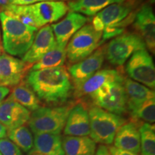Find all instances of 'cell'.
Here are the masks:
<instances>
[{
    "label": "cell",
    "instance_id": "6da1fadb",
    "mask_svg": "<svg viewBox=\"0 0 155 155\" xmlns=\"http://www.w3.org/2000/svg\"><path fill=\"white\" fill-rule=\"evenodd\" d=\"M26 81L39 99L50 105L65 103L74 89L71 75L64 66L31 71Z\"/></svg>",
    "mask_w": 155,
    "mask_h": 155
},
{
    "label": "cell",
    "instance_id": "7a4b0ae2",
    "mask_svg": "<svg viewBox=\"0 0 155 155\" xmlns=\"http://www.w3.org/2000/svg\"><path fill=\"white\" fill-rule=\"evenodd\" d=\"M3 48L8 55H23L32 45L38 28L29 27L0 12Z\"/></svg>",
    "mask_w": 155,
    "mask_h": 155
},
{
    "label": "cell",
    "instance_id": "3957f363",
    "mask_svg": "<svg viewBox=\"0 0 155 155\" xmlns=\"http://www.w3.org/2000/svg\"><path fill=\"white\" fill-rule=\"evenodd\" d=\"M126 2L110 5L93 19L91 25L95 30L102 32L103 41L122 34L127 23L132 20V16L129 15L132 5Z\"/></svg>",
    "mask_w": 155,
    "mask_h": 155
},
{
    "label": "cell",
    "instance_id": "277c9868",
    "mask_svg": "<svg viewBox=\"0 0 155 155\" xmlns=\"http://www.w3.org/2000/svg\"><path fill=\"white\" fill-rule=\"evenodd\" d=\"M91 138L96 143L111 144L118 129L126 123L121 116L111 113L98 106H93L88 111Z\"/></svg>",
    "mask_w": 155,
    "mask_h": 155
},
{
    "label": "cell",
    "instance_id": "5b68a950",
    "mask_svg": "<svg viewBox=\"0 0 155 155\" xmlns=\"http://www.w3.org/2000/svg\"><path fill=\"white\" fill-rule=\"evenodd\" d=\"M71 106L40 107L30 114L28 125L35 134H61L65 127Z\"/></svg>",
    "mask_w": 155,
    "mask_h": 155
},
{
    "label": "cell",
    "instance_id": "8992f818",
    "mask_svg": "<svg viewBox=\"0 0 155 155\" xmlns=\"http://www.w3.org/2000/svg\"><path fill=\"white\" fill-rule=\"evenodd\" d=\"M102 32L97 31L91 24L85 25L73 35L68 43L66 58L75 64L91 55L103 42Z\"/></svg>",
    "mask_w": 155,
    "mask_h": 155
},
{
    "label": "cell",
    "instance_id": "52a82bcc",
    "mask_svg": "<svg viewBox=\"0 0 155 155\" xmlns=\"http://www.w3.org/2000/svg\"><path fill=\"white\" fill-rule=\"evenodd\" d=\"M146 49L144 40L138 34L122 33L106 46V58L112 65L121 66L136 52Z\"/></svg>",
    "mask_w": 155,
    "mask_h": 155
},
{
    "label": "cell",
    "instance_id": "ba28073f",
    "mask_svg": "<svg viewBox=\"0 0 155 155\" xmlns=\"http://www.w3.org/2000/svg\"><path fill=\"white\" fill-rule=\"evenodd\" d=\"M124 81L109 82L91 94L96 106L121 116L127 110Z\"/></svg>",
    "mask_w": 155,
    "mask_h": 155
},
{
    "label": "cell",
    "instance_id": "9c48e42d",
    "mask_svg": "<svg viewBox=\"0 0 155 155\" xmlns=\"http://www.w3.org/2000/svg\"><path fill=\"white\" fill-rule=\"evenodd\" d=\"M126 71L131 80L154 89V63L147 49L136 52L131 56L127 62Z\"/></svg>",
    "mask_w": 155,
    "mask_h": 155
},
{
    "label": "cell",
    "instance_id": "30bf717a",
    "mask_svg": "<svg viewBox=\"0 0 155 155\" xmlns=\"http://www.w3.org/2000/svg\"><path fill=\"white\" fill-rule=\"evenodd\" d=\"M105 58L106 46H102L88 57L69 68L68 71L71 75L75 91L78 90L88 78L99 71Z\"/></svg>",
    "mask_w": 155,
    "mask_h": 155
},
{
    "label": "cell",
    "instance_id": "8fae6325",
    "mask_svg": "<svg viewBox=\"0 0 155 155\" xmlns=\"http://www.w3.org/2000/svg\"><path fill=\"white\" fill-rule=\"evenodd\" d=\"M37 28H42L61 19L68 11L65 1H45L28 5Z\"/></svg>",
    "mask_w": 155,
    "mask_h": 155
},
{
    "label": "cell",
    "instance_id": "7c38bea8",
    "mask_svg": "<svg viewBox=\"0 0 155 155\" xmlns=\"http://www.w3.org/2000/svg\"><path fill=\"white\" fill-rule=\"evenodd\" d=\"M31 66L22 60L6 53L0 55V85L15 86L22 82Z\"/></svg>",
    "mask_w": 155,
    "mask_h": 155
},
{
    "label": "cell",
    "instance_id": "4fadbf2b",
    "mask_svg": "<svg viewBox=\"0 0 155 155\" xmlns=\"http://www.w3.org/2000/svg\"><path fill=\"white\" fill-rule=\"evenodd\" d=\"M57 45L50 25H46L38 31L32 45L23 55L22 61L32 65L41 59Z\"/></svg>",
    "mask_w": 155,
    "mask_h": 155
},
{
    "label": "cell",
    "instance_id": "5bb4252c",
    "mask_svg": "<svg viewBox=\"0 0 155 155\" xmlns=\"http://www.w3.org/2000/svg\"><path fill=\"white\" fill-rule=\"evenodd\" d=\"M88 18L80 13L70 11L61 22L50 25L57 45L66 48L69 40L75 32L88 22Z\"/></svg>",
    "mask_w": 155,
    "mask_h": 155
},
{
    "label": "cell",
    "instance_id": "9a60e30c",
    "mask_svg": "<svg viewBox=\"0 0 155 155\" xmlns=\"http://www.w3.org/2000/svg\"><path fill=\"white\" fill-rule=\"evenodd\" d=\"M134 28L144 40L146 48L151 53L155 50V17L152 7L145 4L134 17Z\"/></svg>",
    "mask_w": 155,
    "mask_h": 155
},
{
    "label": "cell",
    "instance_id": "2e32d148",
    "mask_svg": "<svg viewBox=\"0 0 155 155\" xmlns=\"http://www.w3.org/2000/svg\"><path fill=\"white\" fill-rule=\"evenodd\" d=\"M30 114L28 109L9 98L0 104V124L7 131L25 125L30 119Z\"/></svg>",
    "mask_w": 155,
    "mask_h": 155
},
{
    "label": "cell",
    "instance_id": "e0dca14e",
    "mask_svg": "<svg viewBox=\"0 0 155 155\" xmlns=\"http://www.w3.org/2000/svg\"><path fill=\"white\" fill-rule=\"evenodd\" d=\"M63 129L65 136L88 137L90 135L88 111L83 104H77L71 108Z\"/></svg>",
    "mask_w": 155,
    "mask_h": 155
},
{
    "label": "cell",
    "instance_id": "ac0fdd59",
    "mask_svg": "<svg viewBox=\"0 0 155 155\" xmlns=\"http://www.w3.org/2000/svg\"><path fill=\"white\" fill-rule=\"evenodd\" d=\"M114 147L139 154L140 153L139 127L134 121L124 123L118 129L114 139Z\"/></svg>",
    "mask_w": 155,
    "mask_h": 155
},
{
    "label": "cell",
    "instance_id": "d6986e66",
    "mask_svg": "<svg viewBox=\"0 0 155 155\" xmlns=\"http://www.w3.org/2000/svg\"><path fill=\"white\" fill-rule=\"evenodd\" d=\"M124 86L127 95V107L131 114L145 101L155 98L154 90L130 78L124 80Z\"/></svg>",
    "mask_w": 155,
    "mask_h": 155
},
{
    "label": "cell",
    "instance_id": "ffe728a7",
    "mask_svg": "<svg viewBox=\"0 0 155 155\" xmlns=\"http://www.w3.org/2000/svg\"><path fill=\"white\" fill-rule=\"evenodd\" d=\"M114 81H124V78L119 71L114 69L99 70L78 90L75 91V95L78 97L91 95L104 85Z\"/></svg>",
    "mask_w": 155,
    "mask_h": 155
},
{
    "label": "cell",
    "instance_id": "44dd1931",
    "mask_svg": "<svg viewBox=\"0 0 155 155\" xmlns=\"http://www.w3.org/2000/svg\"><path fill=\"white\" fill-rule=\"evenodd\" d=\"M33 151L42 155H65L61 134H35Z\"/></svg>",
    "mask_w": 155,
    "mask_h": 155
},
{
    "label": "cell",
    "instance_id": "7402d4cb",
    "mask_svg": "<svg viewBox=\"0 0 155 155\" xmlns=\"http://www.w3.org/2000/svg\"><path fill=\"white\" fill-rule=\"evenodd\" d=\"M65 155H94L96 143L88 137L65 136L62 139Z\"/></svg>",
    "mask_w": 155,
    "mask_h": 155
},
{
    "label": "cell",
    "instance_id": "603a6c76",
    "mask_svg": "<svg viewBox=\"0 0 155 155\" xmlns=\"http://www.w3.org/2000/svg\"><path fill=\"white\" fill-rule=\"evenodd\" d=\"M8 98L24 106L30 111L41 107V101L27 83L21 82L15 86Z\"/></svg>",
    "mask_w": 155,
    "mask_h": 155
},
{
    "label": "cell",
    "instance_id": "cb8c5ba5",
    "mask_svg": "<svg viewBox=\"0 0 155 155\" xmlns=\"http://www.w3.org/2000/svg\"><path fill=\"white\" fill-rule=\"evenodd\" d=\"M127 0H73L68 4L69 9L87 16H94L102 9L114 3Z\"/></svg>",
    "mask_w": 155,
    "mask_h": 155
},
{
    "label": "cell",
    "instance_id": "d4e9b609",
    "mask_svg": "<svg viewBox=\"0 0 155 155\" xmlns=\"http://www.w3.org/2000/svg\"><path fill=\"white\" fill-rule=\"evenodd\" d=\"M66 48H63L58 45L50 50L41 59L32 65L31 71L52 68L60 66H63L66 60Z\"/></svg>",
    "mask_w": 155,
    "mask_h": 155
},
{
    "label": "cell",
    "instance_id": "484cf974",
    "mask_svg": "<svg viewBox=\"0 0 155 155\" xmlns=\"http://www.w3.org/2000/svg\"><path fill=\"white\" fill-rule=\"evenodd\" d=\"M9 139L23 152L30 153L33 151L34 138L30 129L22 125L7 131Z\"/></svg>",
    "mask_w": 155,
    "mask_h": 155
},
{
    "label": "cell",
    "instance_id": "4316f807",
    "mask_svg": "<svg viewBox=\"0 0 155 155\" xmlns=\"http://www.w3.org/2000/svg\"><path fill=\"white\" fill-rule=\"evenodd\" d=\"M141 155H155V128L152 124L144 123L139 127Z\"/></svg>",
    "mask_w": 155,
    "mask_h": 155
},
{
    "label": "cell",
    "instance_id": "83f0119b",
    "mask_svg": "<svg viewBox=\"0 0 155 155\" xmlns=\"http://www.w3.org/2000/svg\"><path fill=\"white\" fill-rule=\"evenodd\" d=\"M1 12H3L6 15L17 19L22 24L28 25L29 27H32V28H38L34 17L28 8V6L9 5Z\"/></svg>",
    "mask_w": 155,
    "mask_h": 155
},
{
    "label": "cell",
    "instance_id": "f1b7e54d",
    "mask_svg": "<svg viewBox=\"0 0 155 155\" xmlns=\"http://www.w3.org/2000/svg\"><path fill=\"white\" fill-rule=\"evenodd\" d=\"M131 115L135 119H140L146 123L152 124L155 121V98H152L141 104Z\"/></svg>",
    "mask_w": 155,
    "mask_h": 155
},
{
    "label": "cell",
    "instance_id": "f546056e",
    "mask_svg": "<svg viewBox=\"0 0 155 155\" xmlns=\"http://www.w3.org/2000/svg\"><path fill=\"white\" fill-rule=\"evenodd\" d=\"M0 153L2 155H22L20 149L7 138L0 139Z\"/></svg>",
    "mask_w": 155,
    "mask_h": 155
},
{
    "label": "cell",
    "instance_id": "4dcf8cb0",
    "mask_svg": "<svg viewBox=\"0 0 155 155\" xmlns=\"http://www.w3.org/2000/svg\"><path fill=\"white\" fill-rule=\"evenodd\" d=\"M45 1H57V0H9L10 5L18 6H28L34 4ZM58 1H65V0H58Z\"/></svg>",
    "mask_w": 155,
    "mask_h": 155
},
{
    "label": "cell",
    "instance_id": "1f68e13d",
    "mask_svg": "<svg viewBox=\"0 0 155 155\" xmlns=\"http://www.w3.org/2000/svg\"><path fill=\"white\" fill-rule=\"evenodd\" d=\"M109 149L110 152H111V155H139L137 154H134V153L128 152V151L120 150V149H118L115 147L114 146H111L108 147Z\"/></svg>",
    "mask_w": 155,
    "mask_h": 155
},
{
    "label": "cell",
    "instance_id": "d6a6232c",
    "mask_svg": "<svg viewBox=\"0 0 155 155\" xmlns=\"http://www.w3.org/2000/svg\"><path fill=\"white\" fill-rule=\"evenodd\" d=\"M94 155H111L109 149L104 144H101L96 150Z\"/></svg>",
    "mask_w": 155,
    "mask_h": 155
},
{
    "label": "cell",
    "instance_id": "836d02e7",
    "mask_svg": "<svg viewBox=\"0 0 155 155\" xmlns=\"http://www.w3.org/2000/svg\"><path fill=\"white\" fill-rule=\"evenodd\" d=\"M9 92H10V90L8 87L0 85V104L5 100L6 97L8 96Z\"/></svg>",
    "mask_w": 155,
    "mask_h": 155
},
{
    "label": "cell",
    "instance_id": "e575fe53",
    "mask_svg": "<svg viewBox=\"0 0 155 155\" xmlns=\"http://www.w3.org/2000/svg\"><path fill=\"white\" fill-rule=\"evenodd\" d=\"M7 136V129L5 127L0 124V139L5 138Z\"/></svg>",
    "mask_w": 155,
    "mask_h": 155
},
{
    "label": "cell",
    "instance_id": "d590c367",
    "mask_svg": "<svg viewBox=\"0 0 155 155\" xmlns=\"http://www.w3.org/2000/svg\"><path fill=\"white\" fill-rule=\"evenodd\" d=\"M9 5H10L9 0H0V9H1L2 10Z\"/></svg>",
    "mask_w": 155,
    "mask_h": 155
},
{
    "label": "cell",
    "instance_id": "8d00e7d4",
    "mask_svg": "<svg viewBox=\"0 0 155 155\" xmlns=\"http://www.w3.org/2000/svg\"><path fill=\"white\" fill-rule=\"evenodd\" d=\"M2 48V46H1V36H0V49Z\"/></svg>",
    "mask_w": 155,
    "mask_h": 155
},
{
    "label": "cell",
    "instance_id": "74e56055",
    "mask_svg": "<svg viewBox=\"0 0 155 155\" xmlns=\"http://www.w3.org/2000/svg\"><path fill=\"white\" fill-rule=\"evenodd\" d=\"M2 48H1V49H0V55H1V54L2 53Z\"/></svg>",
    "mask_w": 155,
    "mask_h": 155
},
{
    "label": "cell",
    "instance_id": "f35d334b",
    "mask_svg": "<svg viewBox=\"0 0 155 155\" xmlns=\"http://www.w3.org/2000/svg\"><path fill=\"white\" fill-rule=\"evenodd\" d=\"M33 155H42V154H37V153H36V154H33Z\"/></svg>",
    "mask_w": 155,
    "mask_h": 155
},
{
    "label": "cell",
    "instance_id": "ab89813d",
    "mask_svg": "<svg viewBox=\"0 0 155 155\" xmlns=\"http://www.w3.org/2000/svg\"><path fill=\"white\" fill-rule=\"evenodd\" d=\"M0 155H2V154H1V153H0Z\"/></svg>",
    "mask_w": 155,
    "mask_h": 155
}]
</instances>
